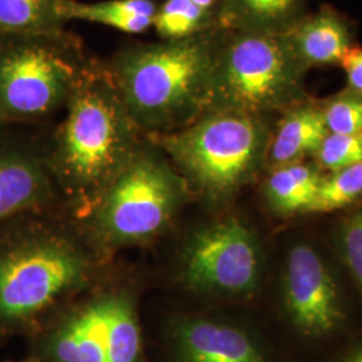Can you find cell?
Masks as SVG:
<instances>
[{
  "label": "cell",
  "mask_w": 362,
  "mask_h": 362,
  "mask_svg": "<svg viewBox=\"0 0 362 362\" xmlns=\"http://www.w3.org/2000/svg\"><path fill=\"white\" fill-rule=\"evenodd\" d=\"M362 199V163L330 172L320 184L310 214L334 212Z\"/></svg>",
  "instance_id": "20"
},
{
  "label": "cell",
  "mask_w": 362,
  "mask_h": 362,
  "mask_svg": "<svg viewBox=\"0 0 362 362\" xmlns=\"http://www.w3.org/2000/svg\"><path fill=\"white\" fill-rule=\"evenodd\" d=\"M333 362H362V338L344 350Z\"/></svg>",
  "instance_id": "25"
},
{
  "label": "cell",
  "mask_w": 362,
  "mask_h": 362,
  "mask_svg": "<svg viewBox=\"0 0 362 362\" xmlns=\"http://www.w3.org/2000/svg\"><path fill=\"white\" fill-rule=\"evenodd\" d=\"M305 0H224L218 8L226 30L285 33L302 18Z\"/></svg>",
  "instance_id": "15"
},
{
  "label": "cell",
  "mask_w": 362,
  "mask_h": 362,
  "mask_svg": "<svg viewBox=\"0 0 362 362\" xmlns=\"http://www.w3.org/2000/svg\"><path fill=\"white\" fill-rule=\"evenodd\" d=\"M169 338L177 362H270L246 327L211 317L185 315L170 325Z\"/></svg>",
  "instance_id": "12"
},
{
  "label": "cell",
  "mask_w": 362,
  "mask_h": 362,
  "mask_svg": "<svg viewBox=\"0 0 362 362\" xmlns=\"http://www.w3.org/2000/svg\"><path fill=\"white\" fill-rule=\"evenodd\" d=\"M66 0H0V37L65 30Z\"/></svg>",
  "instance_id": "18"
},
{
  "label": "cell",
  "mask_w": 362,
  "mask_h": 362,
  "mask_svg": "<svg viewBox=\"0 0 362 362\" xmlns=\"http://www.w3.org/2000/svg\"><path fill=\"white\" fill-rule=\"evenodd\" d=\"M320 169L336 172L362 163V134L327 133L317 155Z\"/></svg>",
  "instance_id": "23"
},
{
  "label": "cell",
  "mask_w": 362,
  "mask_h": 362,
  "mask_svg": "<svg viewBox=\"0 0 362 362\" xmlns=\"http://www.w3.org/2000/svg\"><path fill=\"white\" fill-rule=\"evenodd\" d=\"M329 133L362 134V95L346 89L321 106Z\"/></svg>",
  "instance_id": "21"
},
{
  "label": "cell",
  "mask_w": 362,
  "mask_h": 362,
  "mask_svg": "<svg viewBox=\"0 0 362 362\" xmlns=\"http://www.w3.org/2000/svg\"><path fill=\"white\" fill-rule=\"evenodd\" d=\"M337 248L362 299V206L341 221Z\"/></svg>",
  "instance_id": "22"
},
{
  "label": "cell",
  "mask_w": 362,
  "mask_h": 362,
  "mask_svg": "<svg viewBox=\"0 0 362 362\" xmlns=\"http://www.w3.org/2000/svg\"><path fill=\"white\" fill-rule=\"evenodd\" d=\"M223 30L216 27L191 38L132 45L104 61L144 136L181 129L208 112Z\"/></svg>",
  "instance_id": "3"
},
{
  "label": "cell",
  "mask_w": 362,
  "mask_h": 362,
  "mask_svg": "<svg viewBox=\"0 0 362 362\" xmlns=\"http://www.w3.org/2000/svg\"><path fill=\"white\" fill-rule=\"evenodd\" d=\"M267 151L266 167L270 169L302 163L317 155L327 136L321 106L305 100L282 112Z\"/></svg>",
  "instance_id": "14"
},
{
  "label": "cell",
  "mask_w": 362,
  "mask_h": 362,
  "mask_svg": "<svg viewBox=\"0 0 362 362\" xmlns=\"http://www.w3.org/2000/svg\"><path fill=\"white\" fill-rule=\"evenodd\" d=\"M191 196L167 156L144 137L82 218V231L101 254L146 245L168 230Z\"/></svg>",
  "instance_id": "5"
},
{
  "label": "cell",
  "mask_w": 362,
  "mask_h": 362,
  "mask_svg": "<svg viewBox=\"0 0 362 362\" xmlns=\"http://www.w3.org/2000/svg\"><path fill=\"white\" fill-rule=\"evenodd\" d=\"M341 65L346 73L348 89L362 95V47H351Z\"/></svg>",
  "instance_id": "24"
},
{
  "label": "cell",
  "mask_w": 362,
  "mask_h": 362,
  "mask_svg": "<svg viewBox=\"0 0 362 362\" xmlns=\"http://www.w3.org/2000/svg\"><path fill=\"white\" fill-rule=\"evenodd\" d=\"M272 134L267 116L211 109L181 129L145 137L167 156L191 194L221 206L266 167Z\"/></svg>",
  "instance_id": "4"
},
{
  "label": "cell",
  "mask_w": 362,
  "mask_h": 362,
  "mask_svg": "<svg viewBox=\"0 0 362 362\" xmlns=\"http://www.w3.org/2000/svg\"><path fill=\"white\" fill-rule=\"evenodd\" d=\"M322 177L315 164L297 163L272 169L263 184L264 200L282 216L310 214Z\"/></svg>",
  "instance_id": "16"
},
{
  "label": "cell",
  "mask_w": 362,
  "mask_h": 362,
  "mask_svg": "<svg viewBox=\"0 0 362 362\" xmlns=\"http://www.w3.org/2000/svg\"><path fill=\"white\" fill-rule=\"evenodd\" d=\"M94 59L66 28L0 37V124H38L65 109Z\"/></svg>",
  "instance_id": "6"
},
{
  "label": "cell",
  "mask_w": 362,
  "mask_h": 362,
  "mask_svg": "<svg viewBox=\"0 0 362 362\" xmlns=\"http://www.w3.org/2000/svg\"><path fill=\"white\" fill-rule=\"evenodd\" d=\"M285 37L306 70L318 66L341 65L351 49L349 26L332 8L302 16L285 31Z\"/></svg>",
  "instance_id": "13"
},
{
  "label": "cell",
  "mask_w": 362,
  "mask_h": 362,
  "mask_svg": "<svg viewBox=\"0 0 362 362\" xmlns=\"http://www.w3.org/2000/svg\"><path fill=\"white\" fill-rule=\"evenodd\" d=\"M194 4H196L197 7L203 8V10H208V11H215L219 8L220 4L224 1V0H191Z\"/></svg>",
  "instance_id": "26"
},
{
  "label": "cell",
  "mask_w": 362,
  "mask_h": 362,
  "mask_svg": "<svg viewBox=\"0 0 362 362\" xmlns=\"http://www.w3.org/2000/svg\"><path fill=\"white\" fill-rule=\"evenodd\" d=\"M281 291L286 317L300 336H332L345 322V302L336 275L310 243L298 242L288 250Z\"/></svg>",
  "instance_id": "10"
},
{
  "label": "cell",
  "mask_w": 362,
  "mask_h": 362,
  "mask_svg": "<svg viewBox=\"0 0 362 362\" xmlns=\"http://www.w3.org/2000/svg\"><path fill=\"white\" fill-rule=\"evenodd\" d=\"M144 137L104 61L95 58L71 93L65 117L46 146L57 189L81 218L86 216Z\"/></svg>",
  "instance_id": "2"
},
{
  "label": "cell",
  "mask_w": 362,
  "mask_h": 362,
  "mask_svg": "<svg viewBox=\"0 0 362 362\" xmlns=\"http://www.w3.org/2000/svg\"><path fill=\"white\" fill-rule=\"evenodd\" d=\"M306 69L285 33L223 30L209 89V109L269 116L308 100Z\"/></svg>",
  "instance_id": "7"
},
{
  "label": "cell",
  "mask_w": 362,
  "mask_h": 362,
  "mask_svg": "<svg viewBox=\"0 0 362 362\" xmlns=\"http://www.w3.org/2000/svg\"><path fill=\"white\" fill-rule=\"evenodd\" d=\"M158 4L155 0H103L78 1L66 0V23L82 21L112 27L125 34H143L153 27Z\"/></svg>",
  "instance_id": "17"
},
{
  "label": "cell",
  "mask_w": 362,
  "mask_h": 362,
  "mask_svg": "<svg viewBox=\"0 0 362 362\" xmlns=\"http://www.w3.org/2000/svg\"><path fill=\"white\" fill-rule=\"evenodd\" d=\"M0 124V221L50 211L58 189L46 160V146Z\"/></svg>",
  "instance_id": "11"
},
{
  "label": "cell",
  "mask_w": 362,
  "mask_h": 362,
  "mask_svg": "<svg viewBox=\"0 0 362 362\" xmlns=\"http://www.w3.org/2000/svg\"><path fill=\"white\" fill-rule=\"evenodd\" d=\"M153 27L163 40L191 38L220 27L218 10H203L191 0H164L158 4Z\"/></svg>",
  "instance_id": "19"
},
{
  "label": "cell",
  "mask_w": 362,
  "mask_h": 362,
  "mask_svg": "<svg viewBox=\"0 0 362 362\" xmlns=\"http://www.w3.org/2000/svg\"><path fill=\"white\" fill-rule=\"evenodd\" d=\"M8 362H40L39 361L38 358L37 357H28V358H26V360H22V361H8Z\"/></svg>",
  "instance_id": "27"
},
{
  "label": "cell",
  "mask_w": 362,
  "mask_h": 362,
  "mask_svg": "<svg viewBox=\"0 0 362 362\" xmlns=\"http://www.w3.org/2000/svg\"><path fill=\"white\" fill-rule=\"evenodd\" d=\"M264 272V252L254 228L238 216L197 227L181 246L179 279L208 297H254Z\"/></svg>",
  "instance_id": "9"
},
{
  "label": "cell",
  "mask_w": 362,
  "mask_h": 362,
  "mask_svg": "<svg viewBox=\"0 0 362 362\" xmlns=\"http://www.w3.org/2000/svg\"><path fill=\"white\" fill-rule=\"evenodd\" d=\"M50 211L0 221V338L34 334L95 286L101 252Z\"/></svg>",
  "instance_id": "1"
},
{
  "label": "cell",
  "mask_w": 362,
  "mask_h": 362,
  "mask_svg": "<svg viewBox=\"0 0 362 362\" xmlns=\"http://www.w3.org/2000/svg\"><path fill=\"white\" fill-rule=\"evenodd\" d=\"M34 336L40 362H144L139 299L124 284L93 286Z\"/></svg>",
  "instance_id": "8"
}]
</instances>
